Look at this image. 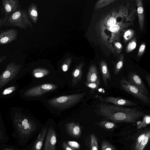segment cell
Masks as SVG:
<instances>
[{
	"label": "cell",
	"instance_id": "cell-1",
	"mask_svg": "<svg viewBox=\"0 0 150 150\" xmlns=\"http://www.w3.org/2000/svg\"><path fill=\"white\" fill-rule=\"evenodd\" d=\"M94 112L103 120H110L115 123H134L144 115L137 108H125L103 102L95 106Z\"/></svg>",
	"mask_w": 150,
	"mask_h": 150
},
{
	"label": "cell",
	"instance_id": "cell-2",
	"mask_svg": "<svg viewBox=\"0 0 150 150\" xmlns=\"http://www.w3.org/2000/svg\"><path fill=\"white\" fill-rule=\"evenodd\" d=\"M84 93L63 96L50 100L49 104L52 107L58 109H65L79 102L84 97Z\"/></svg>",
	"mask_w": 150,
	"mask_h": 150
},
{
	"label": "cell",
	"instance_id": "cell-3",
	"mask_svg": "<svg viewBox=\"0 0 150 150\" xmlns=\"http://www.w3.org/2000/svg\"><path fill=\"white\" fill-rule=\"evenodd\" d=\"M28 24V21L25 11L20 8L10 16L2 23V26L18 27L25 29Z\"/></svg>",
	"mask_w": 150,
	"mask_h": 150
},
{
	"label": "cell",
	"instance_id": "cell-4",
	"mask_svg": "<svg viewBox=\"0 0 150 150\" xmlns=\"http://www.w3.org/2000/svg\"><path fill=\"white\" fill-rule=\"evenodd\" d=\"M14 124L18 133L23 137L30 135L35 130L36 127L32 120L23 117L16 118L14 120Z\"/></svg>",
	"mask_w": 150,
	"mask_h": 150
},
{
	"label": "cell",
	"instance_id": "cell-5",
	"mask_svg": "<svg viewBox=\"0 0 150 150\" xmlns=\"http://www.w3.org/2000/svg\"><path fill=\"white\" fill-rule=\"evenodd\" d=\"M121 88L135 98L146 104L150 103V98L142 93L137 88L130 84L125 78L122 77L120 81Z\"/></svg>",
	"mask_w": 150,
	"mask_h": 150
},
{
	"label": "cell",
	"instance_id": "cell-6",
	"mask_svg": "<svg viewBox=\"0 0 150 150\" xmlns=\"http://www.w3.org/2000/svg\"><path fill=\"white\" fill-rule=\"evenodd\" d=\"M21 7L19 0H2L1 6L2 23L11 14L20 8Z\"/></svg>",
	"mask_w": 150,
	"mask_h": 150
},
{
	"label": "cell",
	"instance_id": "cell-7",
	"mask_svg": "<svg viewBox=\"0 0 150 150\" xmlns=\"http://www.w3.org/2000/svg\"><path fill=\"white\" fill-rule=\"evenodd\" d=\"M127 81L131 85L138 88L143 95L147 96L148 91L143 81L137 73L134 72H129Z\"/></svg>",
	"mask_w": 150,
	"mask_h": 150
},
{
	"label": "cell",
	"instance_id": "cell-8",
	"mask_svg": "<svg viewBox=\"0 0 150 150\" xmlns=\"http://www.w3.org/2000/svg\"><path fill=\"white\" fill-rule=\"evenodd\" d=\"M18 30L11 28L0 31V45H3L16 40L18 37Z\"/></svg>",
	"mask_w": 150,
	"mask_h": 150
},
{
	"label": "cell",
	"instance_id": "cell-9",
	"mask_svg": "<svg viewBox=\"0 0 150 150\" xmlns=\"http://www.w3.org/2000/svg\"><path fill=\"white\" fill-rule=\"evenodd\" d=\"M102 102L105 103H112L118 106L135 105L137 104L130 100L120 98L112 96L107 97L103 99L101 97L97 96Z\"/></svg>",
	"mask_w": 150,
	"mask_h": 150
},
{
	"label": "cell",
	"instance_id": "cell-10",
	"mask_svg": "<svg viewBox=\"0 0 150 150\" xmlns=\"http://www.w3.org/2000/svg\"><path fill=\"white\" fill-rule=\"evenodd\" d=\"M56 88V86L53 84H43L30 89L27 91L26 95L28 96H39L49 91H52Z\"/></svg>",
	"mask_w": 150,
	"mask_h": 150
},
{
	"label": "cell",
	"instance_id": "cell-11",
	"mask_svg": "<svg viewBox=\"0 0 150 150\" xmlns=\"http://www.w3.org/2000/svg\"><path fill=\"white\" fill-rule=\"evenodd\" d=\"M46 134L43 150H55L56 135L52 127L49 128Z\"/></svg>",
	"mask_w": 150,
	"mask_h": 150
},
{
	"label": "cell",
	"instance_id": "cell-12",
	"mask_svg": "<svg viewBox=\"0 0 150 150\" xmlns=\"http://www.w3.org/2000/svg\"><path fill=\"white\" fill-rule=\"evenodd\" d=\"M65 127L67 132L70 136L76 139L80 137L81 131L79 124L71 122L66 124Z\"/></svg>",
	"mask_w": 150,
	"mask_h": 150
},
{
	"label": "cell",
	"instance_id": "cell-13",
	"mask_svg": "<svg viewBox=\"0 0 150 150\" xmlns=\"http://www.w3.org/2000/svg\"><path fill=\"white\" fill-rule=\"evenodd\" d=\"M99 65L103 82L104 85L107 86L108 80L111 81V75L108 65L104 60H102L99 62Z\"/></svg>",
	"mask_w": 150,
	"mask_h": 150
},
{
	"label": "cell",
	"instance_id": "cell-14",
	"mask_svg": "<svg viewBox=\"0 0 150 150\" xmlns=\"http://www.w3.org/2000/svg\"><path fill=\"white\" fill-rule=\"evenodd\" d=\"M137 7V13L139 25L141 30L142 31L144 26V15L142 0H136Z\"/></svg>",
	"mask_w": 150,
	"mask_h": 150
},
{
	"label": "cell",
	"instance_id": "cell-15",
	"mask_svg": "<svg viewBox=\"0 0 150 150\" xmlns=\"http://www.w3.org/2000/svg\"><path fill=\"white\" fill-rule=\"evenodd\" d=\"M99 79L96 67L94 64L91 65L89 68L86 76L87 83L96 82Z\"/></svg>",
	"mask_w": 150,
	"mask_h": 150
},
{
	"label": "cell",
	"instance_id": "cell-16",
	"mask_svg": "<svg viewBox=\"0 0 150 150\" xmlns=\"http://www.w3.org/2000/svg\"><path fill=\"white\" fill-rule=\"evenodd\" d=\"M47 132V127L44 128L38 135L31 150H41L43 141Z\"/></svg>",
	"mask_w": 150,
	"mask_h": 150
},
{
	"label": "cell",
	"instance_id": "cell-17",
	"mask_svg": "<svg viewBox=\"0 0 150 150\" xmlns=\"http://www.w3.org/2000/svg\"><path fill=\"white\" fill-rule=\"evenodd\" d=\"M124 60V55L121 54L117 58L114 67V74H117L122 69Z\"/></svg>",
	"mask_w": 150,
	"mask_h": 150
},
{
	"label": "cell",
	"instance_id": "cell-18",
	"mask_svg": "<svg viewBox=\"0 0 150 150\" xmlns=\"http://www.w3.org/2000/svg\"><path fill=\"white\" fill-rule=\"evenodd\" d=\"M95 124L103 129L107 130L113 129L117 127L115 123L106 120H103L99 122H95Z\"/></svg>",
	"mask_w": 150,
	"mask_h": 150
},
{
	"label": "cell",
	"instance_id": "cell-19",
	"mask_svg": "<svg viewBox=\"0 0 150 150\" xmlns=\"http://www.w3.org/2000/svg\"><path fill=\"white\" fill-rule=\"evenodd\" d=\"M126 24H124L122 22L117 23L116 24L107 27L108 30L113 33H119L120 30L125 28V26L127 27Z\"/></svg>",
	"mask_w": 150,
	"mask_h": 150
},
{
	"label": "cell",
	"instance_id": "cell-20",
	"mask_svg": "<svg viewBox=\"0 0 150 150\" xmlns=\"http://www.w3.org/2000/svg\"><path fill=\"white\" fill-rule=\"evenodd\" d=\"M137 45V38L136 36L133 37L131 39L127 44L125 51L128 53L132 51L136 48Z\"/></svg>",
	"mask_w": 150,
	"mask_h": 150
},
{
	"label": "cell",
	"instance_id": "cell-21",
	"mask_svg": "<svg viewBox=\"0 0 150 150\" xmlns=\"http://www.w3.org/2000/svg\"><path fill=\"white\" fill-rule=\"evenodd\" d=\"M115 0H99L98 1L95 5L96 9L101 8L115 1Z\"/></svg>",
	"mask_w": 150,
	"mask_h": 150
},
{
	"label": "cell",
	"instance_id": "cell-22",
	"mask_svg": "<svg viewBox=\"0 0 150 150\" xmlns=\"http://www.w3.org/2000/svg\"><path fill=\"white\" fill-rule=\"evenodd\" d=\"M150 123V117L149 115H144L142 121L137 122V129H139L142 128L146 127Z\"/></svg>",
	"mask_w": 150,
	"mask_h": 150
},
{
	"label": "cell",
	"instance_id": "cell-23",
	"mask_svg": "<svg viewBox=\"0 0 150 150\" xmlns=\"http://www.w3.org/2000/svg\"><path fill=\"white\" fill-rule=\"evenodd\" d=\"M103 23L107 27H110L117 23L116 18L115 16H107L103 20Z\"/></svg>",
	"mask_w": 150,
	"mask_h": 150
},
{
	"label": "cell",
	"instance_id": "cell-24",
	"mask_svg": "<svg viewBox=\"0 0 150 150\" xmlns=\"http://www.w3.org/2000/svg\"><path fill=\"white\" fill-rule=\"evenodd\" d=\"M150 137V131L148 130L140 144L137 150H144L145 147L148 143Z\"/></svg>",
	"mask_w": 150,
	"mask_h": 150
},
{
	"label": "cell",
	"instance_id": "cell-25",
	"mask_svg": "<svg viewBox=\"0 0 150 150\" xmlns=\"http://www.w3.org/2000/svg\"><path fill=\"white\" fill-rule=\"evenodd\" d=\"M134 30L129 29L125 31L123 35L124 42L126 43L131 39L135 35Z\"/></svg>",
	"mask_w": 150,
	"mask_h": 150
},
{
	"label": "cell",
	"instance_id": "cell-26",
	"mask_svg": "<svg viewBox=\"0 0 150 150\" xmlns=\"http://www.w3.org/2000/svg\"><path fill=\"white\" fill-rule=\"evenodd\" d=\"M90 147L91 150H98V146L97 138L93 134L90 137Z\"/></svg>",
	"mask_w": 150,
	"mask_h": 150
},
{
	"label": "cell",
	"instance_id": "cell-27",
	"mask_svg": "<svg viewBox=\"0 0 150 150\" xmlns=\"http://www.w3.org/2000/svg\"><path fill=\"white\" fill-rule=\"evenodd\" d=\"M100 150H116V148L106 140L102 141Z\"/></svg>",
	"mask_w": 150,
	"mask_h": 150
},
{
	"label": "cell",
	"instance_id": "cell-28",
	"mask_svg": "<svg viewBox=\"0 0 150 150\" xmlns=\"http://www.w3.org/2000/svg\"><path fill=\"white\" fill-rule=\"evenodd\" d=\"M48 73V71L46 70L39 69L34 70L33 74L35 77L39 78L46 75Z\"/></svg>",
	"mask_w": 150,
	"mask_h": 150
},
{
	"label": "cell",
	"instance_id": "cell-29",
	"mask_svg": "<svg viewBox=\"0 0 150 150\" xmlns=\"http://www.w3.org/2000/svg\"><path fill=\"white\" fill-rule=\"evenodd\" d=\"M16 89V86H11L5 88L1 93V95L6 96L10 95Z\"/></svg>",
	"mask_w": 150,
	"mask_h": 150
},
{
	"label": "cell",
	"instance_id": "cell-30",
	"mask_svg": "<svg viewBox=\"0 0 150 150\" xmlns=\"http://www.w3.org/2000/svg\"><path fill=\"white\" fill-rule=\"evenodd\" d=\"M147 132V131L144 132L138 137L134 144L133 150H137L140 144L145 136Z\"/></svg>",
	"mask_w": 150,
	"mask_h": 150
},
{
	"label": "cell",
	"instance_id": "cell-31",
	"mask_svg": "<svg viewBox=\"0 0 150 150\" xmlns=\"http://www.w3.org/2000/svg\"><path fill=\"white\" fill-rule=\"evenodd\" d=\"M114 51L117 54H120L123 48L122 44L119 42H114Z\"/></svg>",
	"mask_w": 150,
	"mask_h": 150
},
{
	"label": "cell",
	"instance_id": "cell-32",
	"mask_svg": "<svg viewBox=\"0 0 150 150\" xmlns=\"http://www.w3.org/2000/svg\"><path fill=\"white\" fill-rule=\"evenodd\" d=\"M100 83L99 79L94 82L88 83H85L86 86L95 91L98 88ZM93 90V91H94Z\"/></svg>",
	"mask_w": 150,
	"mask_h": 150
},
{
	"label": "cell",
	"instance_id": "cell-33",
	"mask_svg": "<svg viewBox=\"0 0 150 150\" xmlns=\"http://www.w3.org/2000/svg\"><path fill=\"white\" fill-rule=\"evenodd\" d=\"M146 48V44L145 43H142L139 47L138 53L137 57L139 58L141 57L145 52Z\"/></svg>",
	"mask_w": 150,
	"mask_h": 150
},
{
	"label": "cell",
	"instance_id": "cell-34",
	"mask_svg": "<svg viewBox=\"0 0 150 150\" xmlns=\"http://www.w3.org/2000/svg\"><path fill=\"white\" fill-rule=\"evenodd\" d=\"M67 144L71 147L79 150L80 148V144L77 142L74 141H68Z\"/></svg>",
	"mask_w": 150,
	"mask_h": 150
},
{
	"label": "cell",
	"instance_id": "cell-35",
	"mask_svg": "<svg viewBox=\"0 0 150 150\" xmlns=\"http://www.w3.org/2000/svg\"><path fill=\"white\" fill-rule=\"evenodd\" d=\"M62 146L64 150H76L71 147L66 142L63 141L62 143Z\"/></svg>",
	"mask_w": 150,
	"mask_h": 150
},
{
	"label": "cell",
	"instance_id": "cell-36",
	"mask_svg": "<svg viewBox=\"0 0 150 150\" xmlns=\"http://www.w3.org/2000/svg\"><path fill=\"white\" fill-rule=\"evenodd\" d=\"M30 14L31 16L36 17L38 16L37 11L34 9H32L30 11Z\"/></svg>",
	"mask_w": 150,
	"mask_h": 150
},
{
	"label": "cell",
	"instance_id": "cell-37",
	"mask_svg": "<svg viewBox=\"0 0 150 150\" xmlns=\"http://www.w3.org/2000/svg\"><path fill=\"white\" fill-rule=\"evenodd\" d=\"M146 79L148 83L149 87H150V75L147 74L146 76Z\"/></svg>",
	"mask_w": 150,
	"mask_h": 150
},
{
	"label": "cell",
	"instance_id": "cell-38",
	"mask_svg": "<svg viewBox=\"0 0 150 150\" xmlns=\"http://www.w3.org/2000/svg\"><path fill=\"white\" fill-rule=\"evenodd\" d=\"M80 74V71L78 69H76L74 73V76L75 77H77Z\"/></svg>",
	"mask_w": 150,
	"mask_h": 150
},
{
	"label": "cell",
	"instance_id": "cell-39",
	"mask_svg": "<svg viewBox=\"0 0 150 150\" xmlns=\"http://www.w3.org/2000/svg\"><path fill=\"white\" fill-rule=\"evenodd\" d=\"M62 70L64 72L67 71L68 70V66L66 64H64L62 67Z\"/></svg>",
	"mask_w": 150,
	"mask_h": 150
},
{
	"label": "cell",
	"instance_id": "cell-40",
	"mask_svg": "<svg viewBox=\"0 0 150 150\" xmlns=\"http://www.w3.org/2000/svg\"><path fill=\"white\" fill-rule=\"evenodd\" d=\"M6 58L5 55H4L0 57V64Z\"/></svg>",
	"mask_w": 150,
	"mask_h": 150
},
{
	"label": "cell",
	"instance_id": "cell-41",
	"mask_svg": "<svg viewBox=\"0 0 150 150\" xmlns=\"http://www.w3.org/2000/svg\"><path fill=\"white\" fill-rule=\"evenodd\" d=\"M2 19L1 18H0V26H2Z\"/></svg>",
	"mask_w": 150,
	"mask_h": 150
},
{
	"label": "cell",
	"instance_id": "cell-42",
	"mask_svg": "<svg viewBox=\"0 0 150 150\" xmlns=\"http://www.w3.org/2000/svg\"><path fill=\"white\" fill-rule=\"evenodd\" d=\"M3 150H14L11 149H4Z\"/></svg>",
	"mask_w": 150,
	"mask_h": 150
},
{
	"label": "cell",
	"instance_id": "cell-43",
	"mask_svg": "<svg viewBox=\"0 0 150 150\" xmlns=\"http://www.w3.org/2000/svg\"><path fill=\"white\" fill-rule=\"evenodd\" d=\"M1 26H0V28H1Z\"/></svg>",
	"mask_w": 150,
	"mask_h": 150
}]
</instances>
